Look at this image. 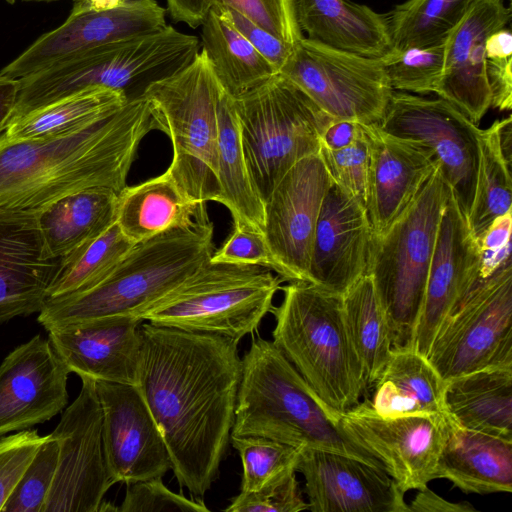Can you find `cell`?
<instances>
[{
  "label": "cell",
  "instance_id": "1",
  "mask_svg": "<svg viewBox=\"0 0 512 512\" xmlns=\"http://www.w3.org/2000/svg\"><path fill=\"white\" fill-rule=\"evenodd\" d=\"M138 385L180 486L204 496L230 441L241 376L238 342L141 324Z\"/></svg>",
  "mask_w": 512,
  "mask_h": 512
},
{
  "label": "cell",
  "instance_id": "2",
  "mask_svg": "<svg viewBox=\"0 0 512 512\" xmlns=\"http://www.w3.org/2000/svg\"><path fill=\"white\" fill-rule=\"evenodd\" d=\"M157 130L149 102L130 98L114 113L72 133L12 140L0 134V211L37 214L69 194L120 193L140 143Z\"/></svg>",
  "mask_w": 512,
  "mask_h": 512
},
{
  "label": "cell",
  "instance_id": "3",
  "mask_svg": "<svg viewBox=\"0 0 512 512\" xmlns=\"http://www.w3.org/2000/svg\"><path fill=\"white\" fill-rule=\"evenodd\" d=\"M215 251L209 216L186 227L136 243L112 272L94 287L48 299L37 320L46 331L96 319H135L208 262Z\"/></svg>",
  "mask_w": 512,
  "mask_h": 512
},
{
  "label": "cell",
  "instance_id": "4",
  "mask_svg": "<svg viewBox=\"0 0 512 512\" xmlns=\"http://www.w3.org/2000/svg\"><path fill=\"white\" fill-rule=\"evenodd\" d=\"M241 361L231 436L330 450L384 469L342 430L272 340L255 339Z\"/></svg>",
  "mask_w": 512,
  "mask_h": 512
},
{
  "label": "cell",
  "instance_id": "5",
  "mask_svg": "<svg viewBox=\"0 0 512 512\" xmlns=\"http://www.w3.org/2000/svg\"><path fill=\"white\" fill-rule=\"evenodd\" d=\"M272 307V342L338 421L366 393L363 371L348 335L342 295L310 282L281 287Z\"/></svg>",
  "mask_w": 512,
  "mask_h": 512
},
{
  "label": "cell",
  "instance_id": "6",
  "mask_svg": "<svg viewBox=\"0 0 512 512\" xmlns=\"http://www.w3.org/2000/svg\"><path fill=\"white\" fill-rule=\"evenodd\" d=\"M449 186L437 165L408 206L371 236L367 270L394 350L413 349Z\"/></svg>",
  "mask_w": 512,
  "mask_h": 512
},
{
  "label": "cell",
  "instance_id": "7",
  "mask_svg": "<svg viewBox=\"0 0 512 512\" xmlns=\"http://www.w3.org/2000/svg\"><path fill=\"white\" fill-rule=\"evenodd\" d=\"M224 90L203 49L184 68L156 80L141 95L149 102L157 130L170 139L167 172L194 203L218 198V108Z\"/></svg>",
  "mask_w": 512,
  "mask_h": 512
},
{
  "label": "cell",
  "instance_id": "8",
  "mask_svg": "<svg viewBox=\"0 0 512 512\" xmlns=\"http://www.w3.org/2000/svg\"><path fill=\"white\" fill-rule=\"evenodd\" d=\"M232 100L245 161L264 203L293 165L319 153L333 118L281 73Z\"/></svg>",
  "mask_w": 512,
  "mask_h": 512
},
{
  "label": "cell",
  "instance_id": "9",
  "mask_svg": "<svg viewBox=\"0 0 512 512\" xmlns=\"http://www.w3.org/2000/svg\"><path fill=\"white\" fill-rule=\"evenodd\" d=\"M283 280L270 269L210 260L148 311L157 326L216 334L239 342L256 331Z\"/></svg>",
  "mask_w": 512,
  "mask_h": 512
},
{
  "label": "cell",
  "instance_id": "10",
  "mask_svg": "<svg viewBox=\"0 0 512 512\" xmlns=\"http://www.w3.org/2000/svg\"><path fill=\"white\" fill-rule=\"evenodd\" d=\"M427 359L448 380L512 367V264L480 279L439 328Z\"/></svg>",
  "mask_w": 512,
  "mask_h": 512
},
{
  "label": "cell",
  "instance_id": "11",
  "mask_svg": "<svg viewBox=\"0 0 512 512\" xmlns=\"http://www.w3.org/2000/svg\"><path fill=\"white\" fill-rule=\"evenodd\" d=\"M335 120L379 125L393 89L381 58L331 49L304 38L280 72Z\"/></svg>",
  "mask_w": 512,
  "mask_h": 512
},
{
  "label": "cell",
  "instance_id": "12",
  "mask_svg": "<svg viewBox=\"0 0 512 512\" xmlns=\"http://www.w3.org/2000/svg\"><path fill=\"white\" fill-rule=\"evenodd\" d=\"M378 126L417 141L434 153L444 181L468 217L479 160L480 129L476 124L443 98L393 91Z\"/></svg>",
  "mask_w": 512,
  "mask_h": 512
},
{
  "label": "cell",
  "instance_id": "13",
  "mask_svg": "<svg viewBox=\"0 0 512 512\" xmlns=\"http://www.w3.org/2000/svg\"><path fill=\"white\" fill-rule=\"evenodd\" d=\"M81 380L78 396L50 434L58 442L59 454L42 512H99L105 494L115 484L105 458L95 381Z\"/></svg>",
  "mask_w": 512,
  "mask_h": 512
},
{
  "label": "cell",
  "instance_id": "14",
  "mask_svg": "<svg viewBox=\"0 0 512 512\" xmlns=\"http://www.w3.org/2000/svg\"><path fill=\"white\" fill-rule=\"evenodd\" d=\"M448 417H382L364 400L342 413L338 424L355 443L381 463L406 493L420 490L435 479Z\"/></svg>",
  "mask_w": 512,
  "mask_h": 512
},
{
  "label": "cell",
  "instance_id": "15",
  "mask_svg": "<svg viewBox=\"0 0 512 512\" xmlns=\"http://www.w3.org/2000/svg\"><path fill=\"white\" fill-rule=\"evenodd\" d=\"M332 180L319 154L293 165L264 202L263 233L283 281L309 282L320 208Z\"/></svg>",
  "mask_w": 512,
  "mask_h": 512
},
{
  "label": "cell",
  "instance_id": "16",
  "mask_svg": "<svg viewBox=\"0 0 512 512\" xmlns=\"http://www.w3.org/2000/svg\"><path fill=\"white\" fill-rule=\"evenodd\" d=\"M166 10L156 0H126L106 10L74 0L67 19L41 35L0 70V75L21 79L69 55L154 32L166 26Z\"/></svg>",
  "mask_w": 512,
  "mask_h": 512
},
{
  "label": "cell",
  "instance_id": "17",
  "mask_svg": "<svg viewBox=\"0 0 512 512\" xmlns=\"http://www.w3.org/2000/svg\"><path fill=\"white\" fill-rule=\"evenodd\" d=\"M102 410V438L115 483L163 477L172 467L162 433L139 388L95 381Z\"/></svg>",
  "mask_w": 512,
  "mask_h": 512
},
{
  "label": "cell",
  "instance_id": "18",
  "mask_svg": "<svg viewBox=\"0 0 512 512\" xmlns=\"http://www.w3.org/2000/svg\"><path fill=\"white\" fill-rule=\"evenodd\" d=\"M296 472L313 512H409L404 492L382 468L319 448H302Z\"/></svg>",
  "mask_w": 512,
  "mask_h": 512
},
{
  "label": "cell",
  "instance_id": "19",
  "mask_svg": "<svg viewBox=\"0 0 512 512\" xmlns=\"http://www.w3.org/2000/svg\"><path fill=\"white\" fill-rule=\"evenodd\" d=\"M479 270L478 242L449 188L415 331V351L428 356L441 325L480 280Z\"/></svg>",
  "mask_w": 512,
  "mask_h": 512
},
{
  "label": "cell",
  "instance_id": "20",
  "mask_svg": "<svg viewBox=\"0 0 512 512\" xmlns=\"http://www.w3.org/2000/svg\"><path fill=\"white\" fill-rule=\"evenodd\" d=\"M69 373L40 335L12 350L0 364V437L60 413L68 403Z\"/></svg>",
  "mask_w": 512,
  "mask_h": 512
},
{
  "label": "cell",
  "instance_id": "21",
  "mask_svg": "<svg viewBox=\"0 0 512 512\" xmlns=\"http://www.w3.org/2000/svg\"><path fill=\"white\" fill-rule=\"evenodd\" d=\"M135 319H96L53 327L48 332L56 355L80 378L138 385L141 324Z\"/></svg>",
  "mask_w": 512,
  "mask_h": 512
},
{
  "label": "cell",
  "instance_id": "22",
  "mask_svg": "<svg viewBox=\"0 0 512 512\" xmlns=\"http://www.w3.org/2000/svg\"><path fill=\"white\" fill-rule=\"evenodd\" d=\"M368 148L365 208L372 233L383 232L408 206L438 163L423 144L363 125Z\"/></svg>",
  "mask_w": 512,
  "mask_h": 512
},
{
  "label": "cell",
  "instance_id": "23",
  "mask_svg": "<svg viewBox=\"0 0 512 512\" xmlns=\"http://www.w3.org/2000/svg\"><path fill=\"white\" fill-rule=\"evenodd\" d=\"M371 236L365 206L332 183L316 225L309 282L344 294L366 274Z\"/></svg>",
  "mask_w": 512,
  "mask_h": 512
},
{
  "label": "cell",
  "instance_id": "24",
  "mask_svg": "<svg viewBox=\"0 0 512 512\" xmlns=\"http://www.w3.org/2000/svg\"><path fill=\"white\" fill-rule=\"evenodd\" d=\"M511 10L504 0H478L448 35L443 71L435 91L477 124L491 107L485 70V43L489 35L506 27Z\"/></svg>",
  "mask_w": 512,
  "mask_h": 512
},
{
  "label": "cell",
  "instance_id": "25",
  "mask_svg": "<svg viewBox=\"0 0 512 512\" xmlns=\"http://www.w3.org/2000/svg\"><path fill=\"white\" fill-rule=\"evenodd\" d=\"M59 262L45 255L36 214L0 211V324L41 311Z\"/></svg>",
  "mask_w": 512,
  "mask_h": 512
},
{
  "label": "cell",
  "instance_id": "26",
  "mask_svg": "<svg viewBox=\"0 0 512 512\" xmlns=\"http://www.w3.org/2000/svg\"><path fill=\"white\" fill-rule=\"evenodd\" d=\"M437 478L465 493H510L512 440L461 427L448 417Z\"/></svg>",
  "mask_w": 512,
  "mask_h": 512
},
{
  "label": "cell",
  "instance_id": "27",
  "mask_svg": "<svg viewBox=\"0 0 512 512\" xmlns=\"http://www.w3.org/2000/svg\"><path fill=\"white\" fill-rule=\"evenodd\" d=\"M297 18L307 39L368 58L393 50L387 17L349 0H296Z\"/></svg>",
  "mask_w": 512,
  "mask_h": 512
},
{
  "label": "cell",
  "instance_id": "28",
  "mask_svg": "<svg viewBox=\"0 0 512 512\" xmlns=\"http://www.w3.org/2000/svg\"><path fill=\"white\" fill-rule=\"evenodd\" d=\"M206 216L207 207L191 201L167 171L140 184L127 185L117 196L115 221L134 244Z\"/></svg>",
  "mask_w": 512,
  "mask_h": 512
},
{
  "label": "cell",
  "instance_id": "29",
  "mask_svg": "<svg viewBox=\"0 0 512 512\" xmlns=\"http://www.w3.org/2000/svg\"><path fill=\"white\" fill-rule=\"evenodd\" d=\"M366 400L382 417L440 415L448 417L444 404L445 380L427 357L414 349H397Z\"/></svg>",
  "mask_w": 512,
  "mask_h": 512
},
{
  "label": "cell",
  "instance_id": "30",
  "mask_svg": "<svg viewBox=\"0 0 512 512\" xmlns=\"http://www.w3.org/2000/svg\"><path fill=\"white\" fill-rule=\"evenodd\" d=\"M444 404L459 426L512 440V367H488L445 380Z\"/></svg>",
  "mask_w": 512,
  "mask_h": 512
},
{
  "label": "cell",
  "instance_id": "31",
  "mask_svg": "<svg viewBox=\"0 0 512 512\" xmlns=\"http://www.w3.org/2000/svg\"><path fill=\"white\" fill-rule=\"evenodd\" d=\"M117 196L109 188L85 189L37 213L45 255L61 259L101 235L115 222Z\"/></svg>",
  "mask_w": 512,
  "mask_h": 512
},
{
  "label": "cell",
  "instance_id": "32",
  "mask_svg": "<svg viewBox=\"0 0 512 512\" xmlns=\"http://www.w3.org/2000/svg\"><path fill=\"white\" fill-rule=\"evenodd\" d=\"M218 131L219 194L216 202L229 210L233 226H247L263 232L264 203L245 161L232 97L225 91L218 108Z\"/></svg>",
  "mask_w": 512,
  "mask_h": 512
},
{
  "label": "cell",
  "instance_id": "33",
  "mask_svg": "<svg viewBox=\"0 0 512 512\" xmlns=\"http://www.w3.org/2000/svg\"><path fill=\"white\" fill-rule=\"evenodd\" d=\"M201 41L220 85L231 97L279 73L216 6L201 24Z\"/></svg>",
  "mask_w": 512,
  "mask_h": 512
},
{
  "label": "cell",
  "instance_id": "34",
  "mask_svg": "<svg viewBox=\"0 0 512 512\" xmlns=\"http://www.w3.org/2000/svg\"><path fill=\"white\" fill-rule=\"evenodd\" d=\"M128 100L121 90L105 87L84 89L13 118L3 134L12 140L69 134L114 113Z\"/></svg>",
  "mask_w": 512,
  "mask_h": 512
},
{
  "label": "cell",
  "instance_id": "35",
  "mask_svg": "<svg viewBox=\"0 0 512 512\" xmlns=\"http://www.w3.org/2000/svg\"><path fill=\"white\" fill-rule=\"evenodd\" d=\"M342 299L346 328L362 367L367 392L392 355L389 327L368 274L342 294Z\"/></svg>",
  "mask_w": 512,
  "mask_h": 512
},
{
  "label": "cell",
  "instance_id": "36",
  "mask_svg": "<svg viewBox=\"0 0 512 512\" xmlns=\"http://www.w3.org/2000/svg\"><path fill=\"white\" fill-rule=\"evenodd\" d=\"M135 244L116 221L101 235L60 259L47 300L88 290L106 278Z\"/></svg>",
  "mask_w": 512,
  "mask_h": 512
},
{
  "label": "cell",
  "instance_id": "37",
  "mask_svg": "<svg viewBox=\"0 0 512 512\" xmlns=\"http://www.w3.org/2000/svg\"><path fill=\"white\" fill-rule=\"evenodd\" d=\"M499 120L487 129H480L479 160L475 192L467 217L469 228L478 240L490 223L511 211V165L505 160L499 143Z\"/></svg>",
  "mask_w": 512,
  "mask_h": 512
},
{
  "label": "cell",
  "instance_id": "38",
  "mask_svg": "<svg viewBox=\"0 0 512 512\" xmlns=\"http://www.w3.org/2000/svg\"><path fill=\"white\" fill-rule=\"evenodd\" d=\"M478 0H407L387 17L393 48L445 42Z\"/></svg>",
  "mask_w": 512,
  "mask_h": 512
},
{
  "label": "cell",
  "instance_id": "39",
  "mask_svg": "<svg viewBox=\"0 0 512 512\" xmlns=\"http://www.w3.org/2000/svg\"><path fill=\"white\" fill-rule=\"evenodd\" d=\"M242 462L241 492L257 491L290 470H296L299 449L260 436H231Z\"/></svg>",
  "mask_w": 512,
  "mask_h": 512
},
{
  "label": "cell",
  "instance_id": "40",
  "mask_svg": "<svg viewBox=\"0 0 512 512\" xmlns=\"http://www.w3.org/2000/svg\"><path fill=\"white\" fill-rule=\"evenodd\" d=\"M444 45L393 48L381 58L392 89L421 95L435 93L443 71Z\"/></svg>",
  "mask_w": 512,
  "mask_h": 512
},
{
  "label": "cell",
  "instance_id": "41",
  "mask_svg": "<svg viewBox=\"0 0 512 512\" xmlns=\"http://www.w3.org/2000/svg\"><path fill=\"white\" fill-rule=\"evenodd\" d=\"M59 445L50 434L22 473L1 512H42L53 484Z\"/></svg>",
  "mask_w": 512,
  "mask_h": 512
},
{
  "label": "cell",
  "instance_id": "42",
  "mask_svg": "<svg viewBox=\"0 0 512 512\" xmlns=\"http://www.w3.org/2000/svg\"><path fill=\"white\" fill-rule=\"evenodd\" d=\"M214 5L239 12L292 46L304 38L297 18L296 0H214Z\"/></svg>",
  "mask_w": 512,
  "mask_h": 512
},
{
  "label": "cell",
  "instance_id": "43",
  "mask_svg": "<svg viewBox=\"0 0 512 512\" xmlns=\"http://www.w3.org/2000/svg\"><path fill=\"white\" fill-rule=\"evenodd\" d=\"M308 510L296 478L290 470L252 492H241L230 500L226 512H300Z\"/></svg>",
  "mask_w": 512,
  "mask_h": 512
},
{
  "label": "cell",
  "instance_id": "44",
  "mask_svg": "<svg viewBox=\"0 0 512 512\" xmlns=\"http://www.w3.org/2000/svg\"><path fill=\"white\" fill-rule=\"evenodd\" d=\"M318 154L332 183L365 206L368 148L363 128L362 135L349 147L340 150H329L320 146Z\"/></svg>",
  "mask_w": 512,
  "mask_h": 512
},
{
  "label": "cell",
  "instance_id": "45",
  "mask_svg": "<svg viewBox=\"0 0 512 512\" xmlns=\"http://www.w3.org/2000/svg\"><path fill=\"white\" fill-rule=\"evenodd\" d=\"M126 493L119 512H208L202 500H192L172 492L162 477L126 484Z\"/></svg>",
  "mask_w": 512,
  "mask_h": 512
},
{
  "label": "cell",
  "instance_id": "46",
  "mask_svg": "<svg viewBox=\"0 0 512 512\" xmlns=\"http://www.w3.org/2000/svg\"><path fill=\"white\" fill-rule=\"evenodd\" d=\"M485 70L491 92V106L499 111H510L512 108V33L510 28H500L487 38Z\"/></svg>",
  "mask_w": 512,
  "mask_h": 512
},
{
  "label": "cell",
  "instance_id": "47",
  "mask_svg": "<svg viewBox=\"0 0 512 512\" xmlns=\"http://www.w3.org/2000/svg\"><path fill=\"white\" fill-rule=\"evenodd\" d=\"M48 435L27 429L0 437V512L22 473Z\"/></svg>",
  "mask_w": 512,
  "mask_h": 512
},
{
  "label": "cell",
  "instance_id": "48",
  "mask_svg": "<svg viewBox=\"0 0 512 512\" xmlns=\"http://www.w3.org/2000/svg\"><path fill=\"white\" fill-rule=\"evenodd\" d=\"M210 261L257 265L270 269L280 277V267L271 253L264 233L247 226H233L230 235L223 245L213 252Z\"/></svg>",
  "mask_w": 512,
  "mask_h": 512
},
{
  "label": "cell",
  "instance_id": "49",
  "mask_svg": "<svg viewBox=\"0 0 512 512\" xmlns=\"http://www.w3.org/2000/svg\"><path fill=\"white\" fill-rule=\"evenodd\" d=\"M511 211L496 217L478 240L480 279L492 275L511 259Z\"/></svg>",
  "mask_w": 512,
  "mask_h": 512
},
{
  "label": "cell",
  "instance_id": "50",
  "mask_svg": "<svg viewBox=\"0 0 512 512\" xmlns=\"http://www.w3.org/2000/svg\"><path fill=\"white\" fill-rule=\"evenodd\" d=\"M216 7L223 12L248 42L280 72L294 46L282 41L237 11L226 7Z\"/></svg>",
  "mask_w": 512,
  "mask_h": 512
},
{
  "label": "cell",
  "instance_id": "51",
  "mask_svg": "<svg viewBox=\"0 0 512 512\" xmlns=\"http://www.w3.org/2000/svg\"><path fill=\"white\" fill-rule=\"evenodd\" d=\"M167 12L174 22L191 28L201 26L214 4V0H166Z\"/></svg>",
  "mask_w": 512,
  "mask_h": 512
},
{
  "label": "cell",
  "instance_id": "52",
  "mask_svg": "<svg viewBox=\"0 0 512 512\" xmlns=\"http://www.w3.org/2000/svg\"><path fill=\"white\" fill-rule=\"evenodd\" d=\"M361 135V123L333 119L321 136L320 146L329 150H340L355 143Z\"/></svg>",
  "mask_w": 512,
  "mask_h": 512
},
{
  "label": "cell",
  "instance_id": "53",
  "mask_svg": "<svg viewBox=\"0 0 512 512\" xmlns=\"http://www.w3.org/2000/svg\"><path fill=\"white\" fill-rule=\"evenodd\" d=\"M418 493L408 505L409 512H471L476 509L468 502H449L430 490L428 486Z\"/></svg>",
  "mask_w": 512,
  "mask_h": 512
},
{
  "label": "cell",
  "instance_id": "54",
  "mask_svg": "<svg viewBox=\"0 0 512 512\" xmlns=\"http://www.w3.org/2000/svg\"><path fill=\"white\" fill-rule=\"evenodd\" d=\"M19 86L18 79L0 75V134L13 118Z\"/></svg>",
  "mask_w": 512,
  "mask_h": 512
},
{
  "label": "cell",
  "instance_id": "55",
  "mask_svg": "<svg viewBox=\"0 0 512 512\" xmlns=\"http://www.w3.org/2000/svg\"><path fill=\"white\" fill-rule=\"evenodd\" d=\"M499 143L503 156L507 163L511 165L512 156V119L509 115L507 118L499 120Z\"/></svg>",
  "mask_w": 512,
  "mask_h": 512
},
{
  "label": "cell",
  "instance_id": "56",
  "mask_svg": "<svg viewBox=\"0 0 512 512\" xmlns=\"http://www.w3.org/2000/svg\"><path fill=\"white\" fill-rule=\"evenodd\" d=\"M126 0H86L96 10L113 9L122 5Z\"/></svg>",
  "mask_w": 512,
  "mask_h": 512
},
{
  "label": "cell",
  "instance_id": "57",
  "mask_svg": "<svg viewBox=\"0 0 512 512\" xmlns=\"http://www.w3.org/2000/svg\"><path fill=\"white\" fill-rule=\"evenodd\" d=\"M22 1H32V2H51L56 0H22Z\"/></svg>",
  "mask_w": 512,
  "mask_h": 512
}]
</instances>
